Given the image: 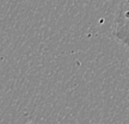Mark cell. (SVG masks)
I'll list each match as a JSON object with an SVG mask.
<instances>
[{"label":"cell","mask_w":129,"mask_h":124,"mask_svg":"<svg viewBox=\"0 0 129 124\" xmlns=\"http://www.w3.org/2000/svg\"><path fill=\"white\" fill-rule=\"evenodd\" d=\"M112 36L129 49V0H120L115 13Z\"/></svg>","instance_id":"1"}]
</instances>
